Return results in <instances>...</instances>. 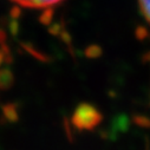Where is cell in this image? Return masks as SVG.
<instances>
[{
  "instance_id": "obj_1",
  "label": "cell",
  "mask_w": 150,
  "mask_h": 150,
  "mask_svg": "<svg viewBox=\"0 0 150 150\" xmlns=\"http://www.w3.org/2000/svg\"><path fill=\"white\" fill-rule=\"evenodd\" d=\"M103 120L102 112L92 104L82 103L73 111L71 117L72 125L78 130H93Z\"/></svg>"
},
{
  "instance_id": "obj_5",
  "label": "cell",
  "mask_w": 150,
  "mask_h": 150,
  "mask_svg": "<svg viewBox=\"0 0 150 150\" xmlns=\"http://www.w3.org/2000/svg\"><path fill=\"white\" fill-rule=\"evenodd\" d=\"M85 54L89 58H98L102 54V49L98 45H90L85 50Z\"/></svg>"
},
{
  "instance_id": "obj_4",
  "label": "cell",
  "mask_w": 150,
  "mask_h": 150,
  "mask_svg": "<svg viewBox=\"0 0 150 150\" xmlns=\"http://www.w3.org/2000/svg\"><path fill=\"white\" fill-rule=\"evenodd\" d=\"M138 3L144 18L150 24V0H138Z\"/></svg>"
},
{
  "instance_id": "obj_2",
  "label": "cell",
  "mask_w": 150,
  "mask_h": 150,
  "mask_svg": "<svg viewBox=\"0 0 150 150\" xmlns=\"http://www.w3.org/2000/svg\"><path fill=\"white\" fill-rule=\"evenodd\" d=\"M14 3L30 8H50L62 0H13Z\"/></svg>"
},
{
  "instance_id": "obj_6",
  "label": "cell",
  "mask_w": 150,
  "mask_h": 150,
  "mask_svg": "<svg viewBox=\"0 0 150 150\" xmlns=\"http://www.w3.org/2000/svg\"><path fill=\"white\" fill-rule=\"evenodd\" d=\"M44 16H45V17H42L40 20H42L43 23H45V24H50V21H51V19H52V11H51V8H46Z\"/></svg>"
},
{
  "instance_id": "obj_3",
  "label": "cell",
  "mask_w": 150,
  "mask_h": 150,
  "mask_svg": "<svg viewBox=\"0 0 150 150\" xmlns=\"http://www.w3.org/2000/svg\"><path fill=\"white\" fill-rule=\"evenodd\" d=\"M13 84V74L10 70L0 71V89H7Z\"/></svg>"
}]
</instances>
